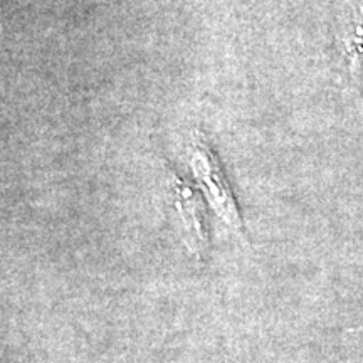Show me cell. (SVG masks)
Here are the masks:
<instances>
[{
    "label": "cell",
    "instance_id": "1",
    "mask_svg": "<svg viewBox=\"0 0 363 363\" xmlns=\"http://www.w3.org/2000/svg\"><path fill=\"white\" fill-rule=\"evenodd\" d=\"M187 155L190 167H192L197 180L201 182L203 192L211 201V207L214 208L216 214L235 234H242V220H240L238 203L234 201L229 182L225 180L224 172H222L219 162L207 145L206 138L199 131L192 133Z\"/></svg>",
    "mask_w": 363,
    "mask_h": 363
}]
</instances>
